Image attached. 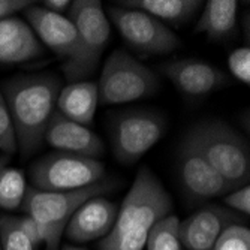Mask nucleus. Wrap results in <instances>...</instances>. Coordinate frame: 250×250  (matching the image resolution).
I'll list each match as a JSON object with an SVG mask.
<instances>
[{
    "label": "nucleus",
    "mask_w": 250,
    "mask_h": 250,
    "mask_svg": "<svg viewBox=\"0 0 250 250\" xmlns=\"http://www.w3.org/2000/svg\"><path fill=\"white\" fill-rule=\"evenodd\" d=\"M62 81L56 74L20 75L5 81L6 101L22 157L32 156L43 143V135L56 112Z\"/></svg>",
    "instance_id": "f257e3e1"
},
{
    "label": "nucleus",
    "mask_w": 250,
    "mask_h": 250,
    "mask_svg": "<svg viewBox=\"0 0 250 250\" xmlns=\"http://www.w3.org/2000/svg\"><path fill=\"white\" fill-rule=\"evenodd\" d=\"M172 210V201L151 169L143 167L117 211L114 226L99 250H143L151 226Z\"/></svg>",
    "instance_id": "f03ea898"
},
{
    "label": "nucleus",
    "mask_w": 250,
    "mask_h": 250,
    "mask_svg": "<svg viewBox=\"0 0 250 250\" xmlns=\"http://www.w3.org/2000/svg\"><path fill=\"white\" fill-rule=\"evenodd\" d=\"M181 144L192 148L217 169L234 189L250 181V154L243 136L220 120H206L193 125Z\"/></svg>",
    "instance_id": "7ed1b4c3"
},
{
    "label": "nucleus",
    "mask_w": 250,
    "mask_h": 250,
    "mask_svg": "<svg viewBox=\"0 0 250 250\" xmlns=\"http://www.w3.org/2000/svg\"><path fill=\"white\" fill-rule=\"evenodd\" d=\"M116 186L117 181L112 178H104L92 186L67 192H43L30 186L20 208L39 225L45 250H59L62 235L74 213L88 199L102 196Z\"/></svg>",
    "instance_id": "20e7f679"
},
{
    "label": "nucleus",
    "mask_w": 250,
    "mask_h": 250,
    "mask_svg": "<svg viewBox=\"0 0 250 250\" xmlns=\"http://www.w3.org/2000/svg\"><path fill=\"white\" fill-rule=\"evenodd\" d=\"M96 85L101 104L119 105L151 96L159 80L150 67L127 51L116 50L106 59Z\"/></svg>",
    "instance_id": "39448f33"
},
{
    "label": "nucleus",
    "mask_w": 250,
    "mask_h": 250,
    "mask_svg": "<svg viewBox=\"0 0 250 250\" xmlns=\"http://www.w3.org/2000/svg\"><path fill=\"white\" fill-rule=\"evenodd\" d=\"M105 167L93 157L54 151L41 157L30 168L32 188L43 192H67L104 180Z\"/></svg>",
    "instance_id": "423d86ee"
},
{
    "label": "nucleus",
    "mask_w": 250,
    "mask_h": 250,
    "mask_svg": "<svg viewBox=\"0 0 250 250\" xmlns=\"http://www.w3.org/2000/svg\"><path fill=\"white\" fill-rule=\"evenodd\" d=\"M24 17L41 43L47 45L62 60L63 74L67 81H84L85 74L80 39L72 22L64 15L48 12L38 5H32L24 9Z\"/></svg>",
    "instance_id": "0eeeda50"
},
{
    "label": "nucleus",
    "mask_w": 250,
    "mask_h": 250,
    "mask_svg": "<svg viewBox=\"0 0 250 250\" xmlns=\"http://www.w3.org/2000/svg\"><path fill=\"white\" fill-rule=\"evenodd\" d=\"M167 129L165 119L154 111L133 109L119 114L112 122V151L117 161L132 165L162 138Z\"/></svg>",
    "instance_id": "6e6552de"
},
{
    "label": "nucleus",
    "mask_w": 250,
    "mask_h": 250,
    "mask_svg": "<svg viewBox=\"0 0 250 250\" xmlns=\"http://www.w3.org/2000/svg\"><path fill=\"white\" fill-rule=\"evenodd\" d=\"M109 18L129 47L141 57L169 54L180 48L178 36L154 17L123 6H111Z\"/></svg>",
    "instance_id": "1a4fd4ad"
},
{
    "label": "nucleus",
    "mask_w": 250,
    "mask_h": 250,
    "mask_svg": "<svg viewBox=\"0 0 250 250\" xmlns=\"http://www.w3.org/2000/svg\"><path fill=\"white\" fill-rule=\"evenodd\" d=\"M66 18L77 30L84 74L88 77L96 71L101 56L106 48L111 35L108 17L98 0H77L72 2Z\"/></svg>",
    "instance_id": "9d476101"
},
{
    "label": "nucleus",
    "mask_w": 250,
    "mask_h": 250,
    "mask_svg": "<svg viewBox=\"0 0 250 250\" xmlns=\"http://www.w3.org/2000/svg\"><path fill=\"white\" fill-rule=\"evenodd\" d=\"M177 171L186 196L195 202L225 196L234 190L232 185L217 169L185 144L178 148Z\"/></svg>",
    "instance_id": "9b49d317"
},
{
    "label": "nucleus",
    "mask_w": 250,
    "mask_h": 250,
    "mask_svg": "<svg viewBox=\"0 0 250 250\" xmlns=\"http://www.w3.org/2000/svg\"><path fill=\"white\" fill-rule=\"evenodd\" d=\"M238 220L240 217L231 210L210 204L180 223L181 243L186 250H213L220 234Z\"/></svg>",
    "instance_id": "f8f14e48"
},
{
    "label": "nucleus",
    "mask_w": 250,
    "mask_h": 250,
    "mask_svg": "<svg viewBox=\"0 0 250 250\" xmlns=\"http://www.w3.org/2000/svg\"><path fill=\"white\" fill-rule=\"evenodd\" d=\"M161 72L178 92L190 98L206 96L226 84V75L208 62L181 59L164 63Z\"/></svg>",
    "instance_id": "ddd939ff"
},
{
    "label": "nucleus",
    "mask_w": 250,
    "mask_h": 250,
    "mask_svg": "<svg viewBox=\"0 0 250 250\" xmlns=\"http://www.w3.org/2000/svg\"><path fill=\"white\" fill-rule=\"evenodd\" d=\"M43 141L57 151L93 159H98L105 153V146L95 132L83 125L67 120L57 111L47 126Z\"/></svg>",
    "instance_id": "4468645a"
},
{
    "label": "nucleus",
    "mask_w": 250,
    "mask_h": 250,
    "mask_svg": "<svg viewBox=\"0 0 250 250\" xmlns=\"http://www.w3.org/2000/svg\"><path fill=\"white\" fill-rule=\"evenodd\" d=\"M114 202L96 196L84 202L66 225V235L71 241L87 243L104 238L109 234L117 217Z\"/></svg>",
    "instance_id": "2eb2a0df"
},
{
    "label": "nucleus",
    "mask_w": 250,
    "mask_h": 250,
    "mask_svg": "<svg viewBox=\"0 0 250 250\" xmlns=\"http://www.w3.org/2000/svg\"><path fill=\"white\" fill-rule=\"evenodd\" d=\"M43 54V45L26 21L18 17L0 20V63H24Z\"/></svg>",
    "instance_id": "dca6fc26"
},
{
    "label": "nucleus",
    "mask_w": 250,
    "mask_h": 250,
    "mask_svg": "<svg viewBox=\"0 0 250 250\" xmlns=\"http://www.w3.org/2000/svg\"><path fill=\"white\" fill-rule=\"evenodd\" d=\"M99 104L98 85L93 81L69 83L59 93L56 111L67 120L85 127L92 126Z\"/></svg>",
    "instance_id": "f3484780"
},
{
    "label": "nucleus",
    "mask_w": 250,
    "mask_h": 250,
    "mask_svg": "<svg viewBox=\"0 0 250 250\" xmlns=\"http://www.w3.org/2000/svg\"><path fill=\"white\" fill-rule=\"evenodd\" d=\"M238 2L235 0H208L196 26V33H204L211 41H223L235 32Z\"/></svg>",
    "instance_id": "a211bd4d"
},
{
    "label": "nucleus",
    "mask_w": 250,
    "mask_h": 250,
    "mask_svg": "<svg viewBox=\"0 0 250 250\" xmlns=\"http://www.w3.org/2000/svg\"><path fill=\"white\" fill-rule=\"evenodd\" d=\"M123 8L143 11L164 24L181 26L196 14L202 2L198 0H125L119 3Z\"/></svg>",
    "instance_id": "6ab92c4d"
},
{
    "label": "nucleus",
    "mask_w": 250,
    "mask_h": 250,
    "mask_svg": "<svg viewBox=\"0 0 250 250\" xmlns=\"http://www.w3.org/2000/svg\"><path fill=\"white\" fill-rule=\"evenodd\" d=\"M180 223L174 214L159 219L148 232L147 250H185L180 237Z\"/></svg>",
    "instance_id": "aec40b11"
},
{
    "label": "nucleus",
    "mask_w": 250,
    "mask_h": 250,
    "mask_svg": "<svg viewBox=\"0 0 250 250\" xmlns=\"http://www.w3.org/2000/svg\"><path fill=\"white\" fill-rule=\"evenodd\" d=\"M26 190V178L20 169L6 167L0 172V208H20L22 199H24Z\"/></svg>",
    "instance_id": "412c9836"
},
{
    "label": "nucleus",
    "mask_w": 250,
    "mask_h": 250,
    "mask_svg": "<svg viewBox=\"0 0 250 250\" xmlns=\"http://www.w3.org/2000/svg\"><path fill=\"white\" fill-rule=\"evenodd\" d=\"M0 244L2 250H36L18 217H0Z\"/></svg>",
    "instance_id": "4be33fe9"
},
{
    "label": "nucleus",
    "mask_w": 250,
    "mask_h": 250,
    "mask_svg": "<svg viewBox=\"0 0 250 250\" xmlns=\"http://www.w3.org/2000/svg\"><path fill=\"white\" fill-rule=\"evenodd\" d=\"M213 250H250V231L240 223L228 226L214 243Z\"/></svg>",
    "instance_id": "5701e85b"
},
{
    "label": "nucleus",
    "mask_w": 250,
    "mask_h": 250,
    "mask_svg": "<svg viewBox=\"0 0 250 250\" xmlns=\"http://www.w3.org/2000/svg\"><path fill=\"white\" fill-rule=\"evenodd\" d=\"M0 151L8 156H12L17 151L15 130L2 90H0Z\"/></svg>",
    "instance_id": "b1692460"
},
{
    "label": "nucleus",
    "mask_w": 250,
    "mask_h": 250,
    "mask_svg": "<svg viewBox=\"0 0 250 250\" xmlns=\"http://www.w3.org/2000/svg\"><path fill=\"white\" fill-rule=\"evenodd\" d=\"M228 67L231 74L241 83H250V50L249 45L234 50L228 57Z\"/></svg>",
    "instance_id": "393cba45"
},
{
    "label": "nucleus",
    "mask_w": 250,
    "mask_h": 250,
    "mask_svg": "<svg viewBox=\"0 0 250 250\" xmlns=\"http://www.w3.org/2000/svg\"><path fill=\"white\" fill-rule=\"evenodd\" d=\"M223 202H225V206H228L229 208L249 216V213H250V188H249V185L231 190L228 195H225Z\"/></svg>",
    "instance_id": "a878e982"
},
{
    "label": "nucleus",
    "mask_w": 250,
    "mask_h": 250,
    "mask_svg": "<svg viewBox=\"0 0 250 250\" xmlns=\"http://www.w3.org/2000/svg\"><path fill=\"white\" fill-rule=\"evenodd\" d=\"M20 219V223L22 226V229L26 231L27 237L30 238V241L33 243V246L38 249L42 243H43V235H42V231L39 228V225L29 216H22V217H18Z\"/></svg>",
    "instance_id": "bb28decb"
},
{
    "label": "nucleus",
    "mask_w": 250,
    "mask_h": 250,
    "mask_svg": "<svg viewBox=\"0 0 250 250\" xmlns=\"http://www.w3.org/2000/svg\"><path fill=\"white\" fill-rule=\"evenodd\" d=\"M32 5H35V2H30V0H0V20L12 17Z\"/></svg>",
    "instance_id": "cd10ccee"
},
{
    "label": "nucleus",
    "mask_w": 250,
    "mask_h": 250,
    "mask_svg": "<svg viewBox=\"0 0 250 250\" xmlns=\"http://www.w3.org/2000/svg\"><path fill=\"white\" fill-rule=\"evenodd\" d=\"M72 2L71 0H45L43 2V9H47L48 12L57 14V15H63V12L69 11Z\"/></svg>",
    "instance_id": "c85d7f7f"
},
{
    "label": "nucleus",
    "mask_w": 250,
    "mask_h": 250,
    "mask_svg": "<svg viewBox=\"0 0 250 250\" xmlns=\"http://www.w3.org/2000/svg\"><path fill=\"white\" fill-rule=\"evenodd\" d=\"M9 159H11V156H8V154H0V172H2L6 167H8V164H9Z\"/></svg>",
    "instance_id": "c756f323"
},
{
    "label": "nucleus",
    "mask_w": 250,
    "mask_h": 250,
    "mask_svg": "<svg viewBox=\"0 0 250 250\" xmlns=\"http://www.w3.org/2000/svg\"><path fill=\"white\" fill-rule=\"evenodd\" d=\"M62 250H84V249H81V247H75V246H64Z\"/></svg>",
    "instance_id": "7c9ffc66"
},
{
    "label": "nucleus",
    "mask_w": 250,
    "mask_h": 250,
    "mask_svg": "<svg viewBox=\"0 0 250 250\" xmlns=\"http://www.w3.org/2000/svg\"><path fill=\"white\" fill-rule=\"evenodd\" d=\"M0 250H2V244H0Z\"/></svg>",
    "instance_id": "2f4dec72"
}]
</instances>
